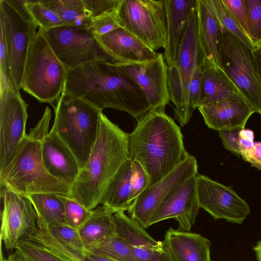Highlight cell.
<instances>
[{"mask_svg": "<svg viewBox=\"0 0 261 261\" xmlns=\"http://www.w3.org/2000/svg\"><path fill=\"white\" fill-rule=\"evenodd\" d=\"M63 91L97 109L110 108L138 119L150 109L144 92L117 64L102 61L68 69Z\"/></svg>", "mask_w": 261, "mask_h": 261, "instance_id": "cell-1", "label": "cell"}, {"mask_svg": "<svg viewBox=\"0 0 261 261\" xmlns=\"http://www.w3.org/2000/svg\"><path fill=\"white\" fill-rule=\"evenodd\" d=\"M129 158L141 164L148 187L167 175L190 154L185 149L180 128L164 109H150L137 119L128 134Z\"/></svg>", "mask_w": 261, "mask_h": 261, "instance_id": "cell-2", "label": "cell"}, {"mask_svg": "<svg viewBox=\"0 0 261 261\" xmlns=\"http://www.w3.org/2000/svg\"><path fill=\"white\" fill-rule=\"evenodd\" d=\"M128 159V134L102 112L96 142L71 186L69 198L94 210L102 204L116 173Z\"/></svg>", "mask_w": 261, "mask_h": 261, "instance_id": "cell-3", "label": "cell"}, {"mask_svg": "<svg viewBox=\"0 0 261 261\" xmlns=\"http://www.w3.org/2000/svg\"><path fill=\"white\" fill-rule=\"evenodd\" d=\"M51 116V110L46 107L41 119L31 128L0 172L1 187L25 196L50 193L69 197L71 187L53 176L42 159V143L48 133Z\"/></svg>", "mask_w": 261, "mask_h": 261, "instance_id": "cell-4", "label": "cell"}, {"mask_svg": "<svg viewBox=\"0 0 261 261\" xmlns=\"http://www.w3.org/2000/svg\"><path fill=\"white\" fill-rule=\"evenodd\" d=\"M54 108L55 118L51 130L71 150L81 170L96 142L102 111L64 91Z\"/></svg>", "mask_w": 261, "mask_h": 261, "instance_id": "cell-5", "label": "cell"}, {"mask_svg": "<svg viewBox=\"0 0 261 261\" xmlns=\"http://www.w3.org/2000/svg\"><path fill=\"white\" fill-rule=\"evenodd\" d=\"M67 70L39 28L29 48L21 89L40 102L53 106L63 92Z\"/></svg>", "mask_w": 261, "mask_h": 261, "instance_id": "cell-6", "label": "cell"}, {"mask_svg": "<svg viewBox=\"0 0 261 261\" xmlns=\"http://www.w3.org/2000/svg\"><path fill=\"white\" fill-rule=\"evenodd\" d=\"M204 59L199 42L196 7L180 40L177 60L173 65L168 67L169 98L175 107L174 118L182 127L189 122L192 116L189 108L190 86L196 67L203 62Z\"/></svg>", "mask_w": 261, "mask_h": 261, "instance_id": "cell-7", "label": "cell"}, {"mask_svg": "<svg viewBox=\"0 0 261 261\" xmlns=\"http://www.w3.org/2000/svg\"><path fill=\"white\" fill-rule=\"evenodd\" d=\"M219 47L223 70L261 115V84L254 49L220 25Z\"/></svg>", "mask_w": 261, "mask_h": 261, "instance_id": "cell-8", "label": "cell"}, {"mask_svg": "<svg viewBox=\"0 0 261 261\" xmlns=\"http://www.w3.org/2000/svg\"><path fill=\"white\" fill-rule=\"evenodd\" d=\"M42 29L52 50L67 69L97 61L114 64L124 62L110 54L90 28L65 25Z\"/></svg>", "mask_w": 261, "mask_h": 261, "instance_id": "cell-9", "label": "cell"}, {"mask_svg": "<svg viewBox=\"0 0 261 261\" xmlns=\"http://www.w3.org/2000/svg\"><path fill=\"white\" fill-rule=\"evenodd\" d=\"M117 11L121 28L154 51L166 48L165 0H120Z\"/></svg>", "mask_w": 261, "mask_h": 261, "instance_id": "cell-10", "label": "cell"}, {"mask_svg": "<svg viewBox=\"0 0 261 261\" xmlns=\"http://www.w3.org/2000/svg\"><path fill=\"white\" fill-rule=\"evenodd\" d=\"M0 23L4 29L13 76L20 91L29 48L39 27L24 8V0H0Z\"/></svg>", "mask_w": 261, "mask_h": 261, "instance_id": "cell-11", "label": "cell"}, {"mask_svg": "<svg viewBox=\"0 0 261 261\" xmlns=\"http://www.w3.org/2000/svg\"><path fill=\"white\" fill-rule=\"evenodd\" d=\"M3 203L1 239L6 250L16 249L38 228V215L30 199L5 187H1Z\"/></svg>", "mask_w": 261, "mask_h": 261, "instance_id": "cell-12", "label": "cell"}, {"mask_svg": "<svg viewBox=\"0 0 261 261\" xmlns=\"http://www.w3.org/2000/svg\"><path fill=\"white\" fill-rule=\"evenodd\" d=\"M198 174L196 158L189 154L159 181L147 187L132 203L127 213L129 217L144 228L166 196L176 187L191 176Z\"/></svg>", "mask_w": 261, "mask_h": 261, "instance_id": "cell-13", "label": "cell"}, {"mask_svg": "<svg viewBox=\"0 0 261 261\" xmlns=\"http://www.w3.org/2000/svg\"><path fill=\"white\" fill-rule=\"evenodd\" d=\"M28 107L19 91L6 89L0 92V172L27 135Z\"/></svg>", "mask_w": 261, "mask_h": 261, "instance_id": "cell-14", "label": "cell"}, {"mask_svg": "<svg viewBox=\"0 0 261 261\" xmlns=\"http://www.w3.org/2000/svg\"><path fill=\"white\" fill-rule=\"evenodd\" d=\"M197 192L200 207L215 219L242 224L250 212L246 201L233 191L203 175L196 176Z\"/></svg>", "mask_w": 261, "mask_h": 261, "instance_id": "cell-15", "label": "cell"}, {"mask_svg": "<svg viewBox=\"0 0 261 261\" xmlns=\"http://www.w3.org/2000/svg\"><path fill=\"white\" fill-rule=\"evenodd\" d=\"M139 86L150 109H164L169 103L168 66L162 53L146 62H121L116 64Z\"/></svg>", "mask_w": 261, "mask_h": 261, "instance_id": "cell-16", "label": "cell"}, {"mask_svg": "<svg viewBox=\"0 0 261 261\" xmlns=\"http://www.w3.org/2000/svg\"><path fill=\"white\" fill-rule=\"evenodd\" d=\"M197 175L174 188L166 196L152 215L149 227L159 222L175 218L178 222V230H191L200 207L197 192Z\"/></svg>", "mask_w": 261, "mask_h": 261, "instance_id": "cell-17", "label": "cell"}, {"mask_svg": "<svg viewBox=\"0 0 261 261\" xmlns=\"http://www.w3.org/2000/svg\"><path fill=\"white\" fill-rule=\"evenodd\" d=\"M198 109L206 125L218 131L236 127L245 128L248 119L255 113L243 96L210 103Z\"/></svg>", "mask_w": 261, "mask_h": 261, "instance_id": "cell-18", "label": "cell"}, {"mask_svg": "<svg viewBox=\"0 0 261 261\" xmlns=\"http://www.w3.org/2000/svg\"><path fill=\"white\" fill-rule=\"evenodd\" d=\"M42 154L47 171L71 187L80 171L78 162L67 145L51 130L43 140Z\"/></svg>", "mask_w": 261, "mask_h": 261, "instance_id": "cell-19", "label": "cell"}, {"mask_svg": "<svg viewBox=\"0 0 261 261\" xmlns=\"http://www.w3.org/2000/svg\"><path fill=\"white\" fill-rule=\"evenodd\" d=\"M162 242L172 261H211V243L199 234L171 227Z\"/></svg>", "mask_w": 261, "mask_h": 261, "instance_id": "cell-20", "label": "cell"}, {"mask_svg": "<svg viewBox=\"0 0 261 261\" xmlns=\"http://www.w3.org/2000/svg\"><path fill=\"white\" fill-rule=\"evenodd\" d=\"M96 37L110 54L124 62H146L158 55V53L122 28Z\"/></svg>", "mask_w": 261, "mask_h": 261, "instance_id": "cell-21", "label": "cell"}, {"mask_svg": "<svg viewBox=\"0 0 261 261\" xmlns=\"http://www.w3.org/2000/svg\"><path fill=\"white\" fill-rule=\"evenodd\" d=\"M167 43L165 58L168 67L173 65L177 58L179 44L189 19L196 8L197 0H165Z\"/></svg>", "mask_w": 261, "mask_h": 261, "instance_id": "cell-22", "label": "cell"}, {"mask_svg": "<svg viewBox=\"0 0 261 261\" xmlns=\"http://www.w3.org/2000/svg\"><path fill=\"white\" fill-rule=\"evenodd\" d=\"M201 73L199 107L243 96L224 70L213 66L205 58L201 66Z\"/></svg>", "mask_w": 261, "mask_h": 261, "instance_id": "cell-23", "label": "cell"}, {"mask_svg": "<svg viewBox=\"0 0 261 261\" xmlns=\"http://www.w3.org/2000/svg\"><path fill=\"white\" fill-rule=\"evenodd\" d=\"M198 39L204 58L223 69L219 47V25L208 0H197Z\"/></svg>", "mask_w": 261, "mask_h": 261, "instance_id": "cell-24", "label": "cell"}, {"mask_svg": "<svg viewBox=\"0 0 261 261\" xmlns=\"http://www.w3.org/2000/svg\"><path fill=\"white\" fill-rule=\"evenodd\" d=\"M116 212L101 204L92 210L90 216L77 229L87 251L115 233L113 215Z\"/></svg>", "mask_w": 261, "mask_h": 261, "instance_id": "cell-25", "label": "cell"}, {"mask_svg": "<svg viewBox=\"0 0 261 261\" xmlns=\"http://www.w3.org/2000/svg\"><path fill=\"white\" fill-rule=\"evenodd\" d=\"M132 160L125 161L116 173L110 184L102 204L116 212L127 211L132 203L129 201Z\"/></svg>", "mask_w": 261, "mask_h": 261, "instance_id": "cell-26", "label": "cell"}, {"mask_svg": "<svg viewBox=\"0 0 261 261\" xmlns=\"http://www.w3.org/2000/svg\"><path fill=\"white\" fill-rule=\"evenodd\" d=\"M114 232L128 245L151 249H163V242L153 239L140 224L126 215L124 211L113 215Z\"/></svg>", "mask_w": 261, "mask_h": 261, "instance_id": "cell-27", "label": "cell"}, {"mask_svg": "<svg viewBox=\"0 0 261 261\" xmlns=\"http://www.w3.org/2000/svg\"><path fill=\"white\" fill-rule=\"evenodd\" d=\"M27 196L31 200L38 219L46 224H66L62 196L50 193H37Z\"/></svg>", "mask_w": 261, "mask_h": 261, "instance_id": "cell-28", "label": "cell"}, {"mask_svg": "<svg viewBox=\"0 0 261 261\" xmlns=\"http://www.w3.org/2000/svg\"><path fill=\"white\" fill-rule=\"evenodd\" d=\"M41 1L60 17L65 25L90 28L92 19L86 16L82 0Z\"/></svg>", "mask_w": 261, "mask_h": 261, "instance_id": "cell-29", "label": "cell"}, {"mask_svg": "<svg viewBox=\"0 0 261 261\" xmlns=\"http://www.w3.org/2000/svg\"><path fill=\"white\" fill-rule=\"evenodd\" d=\"M88 251L101 254L115 261H137L130 246L115 233L101 241Z\"/></svg>", "mask_w": 261, "mask_h": 261, "instance_id": "cell-30", "label": "cell"}, {"mask_svg": "<svg viewBox=\"0 0 261 261\" xmlns=\"http://www.w3.org/2000/svg\"><path fill=\"white\" fill-rule=\"evenodd\" d=\"M24 6L34 22L43 30L65 26L60 17L40 1L24 0Z\"/></svg>", "mask_w": 261, "mask_h": 261, "instance_id": "cell-31", "label": "cell"}, {"mask_svg": "<svg viewBox=\"0 0 261 261\" xmlns=\"http://www.w3.org/2000/svg\"><path fill=\"white\" fill-rule=\"evenodd\" d=\"M45 228L55 238L71 249L84 255L87 250L84 246L78 229L65 224H46L38 219Z\"/></svg>", "mask_w": 261, "mask_h": 261, "instance_id": "cell-32", "label": "cell"}, {"mask_svg": "<svg viewBox=\"0 0 261 261\" xmlns=\"http://www.w3.org/2000/svg\"><path fill=\"white\" fill-rule=\"evenodd\" d=\"M220 26L231 33L252 49L254 45L229 13L222 0H208Z\"/></svg>", "mask_w": 261, "mask_h": 261, "instance_id": "cell-33", "label": "cell"}, {"mask_svg": "<svg viewBox=\"0 0 261 261\" xmlns=\"http://www.w3.org/2000/svg\"><path fill=\"white\" fill-rule=\"evenodd\" d=\"M16 249L28 261H67L54 253L42 245L29 239L20 241Z\"/></svg>", "mask_w": 261, "mask_h": 261, "instance_id": "cell-34", "label": "cell"}, {"mask_svg": "<svg viewBox=\"0 0 261 261\" xmlns=\"http://www.w3.org/2000/svg\"><path fill=\"white\" fill-rule=\"evenodd\" d=\"M0 92L6 89L18 90L12 71L3 27L0 23ZM19 91V90H18Z\"/></svg>", "mask_w": 261, "mask_h": 261, "instance_id": "cell-35", "label": "cell"}, {"mask_svg": "<svg viewBox=\"0 0 261 261\" xmlns=\"http://www.w3.org/2000/svg\"><path fill=\"white\" fill-rule=\"evenodd\" d=\"M62 198L64 204L66 224L78 229L90 216L92 210L71 198L62 196Z\"/></svg>", "mask_w": 261, "mask_h": 261, "instance_id": "cell-36", "label": "cell"}, {"mask_svg": "<svg viewBox=\"0 0 261 261\" xmlns=\"http://www.w3.org/2000/svg\"><path fill=\"white\" fill-rule=\"evenodd\" d=\"M247 9L250 39L255 45L261 42V0H244Z\"/></svg>", "mask_w": 261, "mask_h": 261, "instance_id": "cell-37", "label": "cell"}, {"mask_svg": "<svg viewBox=\"0 0 261 261\" xmlns=\"http://www.w3.org/2000/svg\"><path fill=\"white\" fill-rule=\"evenodd\" d=\"M121 28L118 18L117 8L92 19L90 29L96 36H101Z\"/></svg>", "mask_w": 261, "mask_h": 261, "instance_id": "cell-38", "label": "cell"}, {"mask_svg": "<svg viewBox=\"0 0 261 261\" xmlns=\"http://www.w3.org/2000/svg\"><path fill=\"white\" fill-rule=\"evenodd\" d=\"M148 177L144 168L138 161L132 160L130 203L148 187Z\"/></svg>", "mask_w": 261, "mask_h": 261, "instance_id": "cell-39", "label": "cell"}, {"mask_svg": "<svg viewBox=\"0 0 261 261\" xmlns=\"http://www.w3.org/2000/svg\"><path fill=\"white\" fill-rule=\"evenodd\" d=\"M222 1L231 16L251 40L248 14L244 0Z\"/></svg>", "mask_w": 261, "mask_h": 261, "instance_id": "cell-40", "label": "cell"}, {"mask_svg": "<svg viewBox=\"0 0 261 261\" xmlns=\"http://www.w3.org/2000/svg\"><path fill=\"white\" fill-rule=\"evenodd\" d=\"M120 0H82L85 14L93 19L116 9Z\"/></svg>", "mask_w": 261, "mask_h": 261, "instance_id": "cell-41", "label": "cell"}, {"mask_svg": "<svg viewBox=\"0 0 261 261\" xmlns=\"http://www.w3.org/2000/svg\"><path fill=\"white\" fill-rule=\"evenodd\" d=\"M129 246L137 261H172L164 248L156 249Z\"/></svg>", "mask_w": 261, "mask_h": 261, "instance_id": "cell-42", "label": "cell"}, {"mask_svg": "<svg viewBox=\"0 0 261 261\" xmlns=\"http://www.w3.org/2000/svg\"><path fill=\"white\" fill-rule=\"evenodd\" d=\"M203 62L198 65L194 72L192 80L190 84L189 94V108L190 114L192 116L194 111L199 107L201 66Z\"/></svg>", "mask_w": 261, "mask_h": 261, "instance_id": "cell-43", "label": "cell"}, {"mask_svg": "<svg viewBox=\"0 0 261 261\" xmlns=\"http://www.w3.org/2000/svg\"><path fill=\"white\" fill-rule=\"evenodd\" d=\"M242 129L236 127L218 131L224 148L238 157L241 156L242 153L239 141L240 132Z\"/></svg>", "mask_w": 261, "mask_h": 261, "instance_id": "cell-44", "label": "cell"}, {"mask_svg": "<svg viewBox=\"0 0 261 261\" xmlns=\"http://www.w3.org/2000/svg\"><path fill=\"white\" fill-rule=\"evenodd\" d=\"M241 156L252 166L261 170V142L254 143L251 148L243 151Z\"/></svg>", "mask_w": 261, "mask_h": 261, "instance_id": "cell-45", "label": "cell"}, {"mask_svg": "<svg viewBox=\"0 0 261 261\" xmlns=\"http://www.w3.org/2000/svg\"><path fill=\"white\" fill-rule=\"evenodd\" d=\"M253 141V132L251 130L248 129H242L240 132L239 141L241 152L251 148L254 144Z\"/></svg>", "mask_w": 261, "mask_h": 261, "instance_id": "cell-46", "label": "cell"}, {"mask_svg": "<svg viewBox=\"0 0 261 261\" xmlns=\"http://www.w3.org/2000/svg\"><path fill=\"white\" fill-rule=\"evenodd\" d=\"M83 256L90 261H115L107 256L92 251H87Z\"/></svg>", "mask_w": 261, "mask_h": 261, "instance_id": "cell-47", "label": "cell"}, {"mask_svg": "<svg viewBox=\"0 0 261 261\" xmlns=\"http://www.w3.org/2000/svg\"><path fill=\"white\" fill-rule=\"evenodd\" d=\"M1 261H28L23 254L17 249L14 253L10 254L6 259H2Z\"/></svg>", "mask_w": 261, "mask_h": 261, "instance_id": "cell-48", "label": "cell"}, {"mask_svg": "<svg viewBox=\"0 0 261 261\" xmlns=\"http://www.w3.org/2000/svg\"><path fill=\"white\" fill-rule=\"evenodd\" d=\"M254 53L255 56L256 66L261 84V54L255 47H254Z\"/></svg>", "mask_w": 261, "mask_h": 261, "instance_id": "cell-49", "label": "cell"}, {"mask_svg": "<svg viewBox=\"0 0 261 261\" xmlns=\"http://www.w3.org/2000/svg\"><path fill=\"white\" fill-rule=\"evenodd\" d=\"M253 250L255 252L257 261H261V241H258Z\"/></svg>", "mask_w": 261, "mask_h": 261, "instance_id": "cell-50", "label": "cell"}]
</instances>
